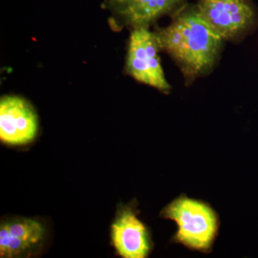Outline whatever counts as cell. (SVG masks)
Masks as SVG:
<instances>
[{"instance_id":"obj_1","label":"cell","mask_w":258,"mask_h":258,"mask_svg":"<svg viewBox=\"0 0 258 258\" xmlns=\"http://www.w3.org/2000/svg\"><path fill=\"white\" fill-rule=\"evenodd\" d=\"M155 34L159 49L177 64L187 85L213 71L225 41L196 5L180 7L171 23Z\"/></svg>"},{"instance_id":"obj_2","label":"cell","mask_w":258,"mask_h":258,"mask_svg":"<svg viewBox=\"0 0 258 258\" xmlns=\"http://www.w3.org/2000/svg\"><path fill=\"white\" fill-rule=\"evenodd\" d=\"M161 217L177 225L174 242L192 250L210 252L218 233L219 217L208 204L181 196L161 211Z\"/></svg>"},{"instance_id":"obj_3","label":"cell","mask_w":258,"mask_h":258,"mask_svg":"<svg viewBox=\"0 0 258 258\" xmlns=\"http://www.w3.org/2000/svg\"><path fill=\"white\" fill-rule=\"evenodd\" d=\"M155 32L149 28L132 29L125 60V71L134 80L164 93L171 86L166 79L159 57Z\"/></svg>"},{"instance_id":"obj_4","label":"cell","mask_w":258,"mask_h":258,"mask_svg":"<svg viewBox=\"0 0 258 258\" xmlns=\"http://www.w3.org/2000/svg\"><path fill=\"white\" fill-rule=\"evenodd\" d=\"M196 6L225 41L238 38L255 20V10L249 0H197Z\"/></svg>"},{"instance_id":"obj_5","label":"cell","mask_w":258,"mask_h":258,"mask_svg":"<svg viewBox=\"0 0 258 258\" xmlns=\"http://www.w3.org/2000/svg\"><path fill=\"white\" fill-rule=\"evenodd\" d=\"M185 0H103V8L111 13L113 28H149L162 17L174 13Z\"/></svg>"},{"instance_id":"obj_6","label":"cell","mask_w":258,"mask_h":258,"mask_svg":"<svg viewBox=\"0 0 258 258\" xmlns=\"http://www.w3.org/2000/svg\"><path fill=\"white\" fill-rule=\"evenodd\" d=\"M38 132V118L32 105L17 96H5L0 101V139L8 145H25Z\"/></svg>"},{"instance_id":"obj_7","label":"cell","mask_w":258,"mask_h":258,"mask_svg":"<svg viewBox=\"0 0 258 258\" xmlns=\"http://www.w3.org/2000/svg\"><path fill=\"white\" fill-rule=\"evenodd\" d=\"M111 240L117 254L123 258H145L152 249L147 227L131 208L117 215L111 226Z\"/></svg>"},{"instance_id":"obj_8","label":"cell","mask_w":258,"mask_h":258,"mask_svg":"<svg viewBox=\"0 0 258 258\" xmlns=\"http://www.w3.org/2000/svg\"><path fill=\"white\" fill-rule=\"evenodd\" d=\"M45 228L40 222L28 218L2 222L0 226V257L26 255L41 244Z\"/></svg>"}]
</instances>
